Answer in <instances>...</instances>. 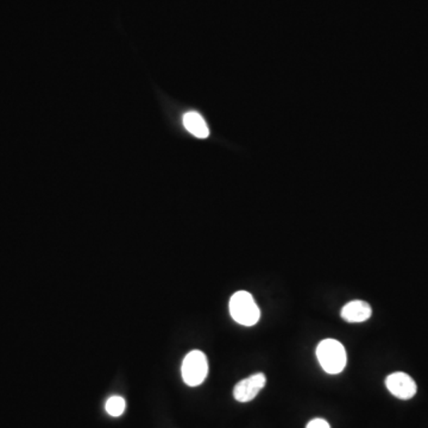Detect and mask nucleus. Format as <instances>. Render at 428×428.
<instances>
[{"mask_svg":"<svg viewBox=\"0 0 428 428\" xmlns=\"http://www.w3.org/2000/svg\"><path fill=\"white\" fill-rule=\"evenodd\" d=\"M230 314L232 319L243 326H254L258 323L261 311L251 294L239 290L230 299Z\"/></svg>","mask_w":428,"mask_h":428,"instance_id":"obj_2","label":"nucleus"},{"mask_svg":"<svg viewBox=\"0 0 428 428\" xmlns=\"http://www.w3.org/2000/svg\"><path fill=\"white\" fill-rule=\"evenodd\" d=\"M125 407H126V403H125L124 398L116 395V396H111L106 401L105 410L111 417H118L123 415L125 412Z\"/></svg>","mask_w":428,"mask_h":428,"instance_id":"obj_8","label":"nucleus"},{"mask_svg":"<svg viewBox=\"0 0 428 428\" xmlns=\"http://www.w3.org/2000/svg\"><path fill=\"white\" fill-rule=\"evenodd\" d=\"M267 384V377L263 372H257L249 376L248 379H242L241 382L233 388V396L237 401L246 403L254 400Z\"/></svg>","mask_w":428,"mask_h":428,"instance_id":"obj_4","label":"nucleus"},{"mask_svg":"<svg viewBox=\"0 0 428 428\" xmlns=\"http://www.w3.org/2000/svg\"><path fill=\"white\" fill-rule=\"evenodd\" d=\"M181 375L184 384L189 387H198L203 384L208 375V361L203 351L193 350L184 357L181 367Z\"/></svg>","mask_w":428,"mask_h":428,"instance_id":"obj_3","label":"nucleus"},{"mask_svg":"<svg viewBox=\"0 0 428 428\" xmlns=\"http://www.w3.org/2000/svg\"><path fill=\"white\" fill-rule=\"evenodd\" d=\"M386 386L388 391L394 395L395 398L401 400H410L417 394V384L410 375L405 372H394L386 379Z\"/></svg>","mask_w":428,"mask_h":428,"instance_id":"obj_5","label":"nucleus"},{"mask_svg":"<svg viewBox=\"0 0 428 428\" xmlns=\"http://www.w3.org/2000/svg\"><path fill=\"white\" fill-rule=\"evenodd\" d=\"M306 428H331L330 424L323 419H313L309 421Z\"/></svg>","mask_w":428,"mask_h":428,"instance_id":"obj_9","label":"nucleus"},{"mask_svg":"<svg viewBox=\"0 0 428 428\" xmlns=\"http://www.w3.org/2000/svg\"><path fill=\"white\" fill-rule=\"evenodd\" d=\"M316 357L323 371L337 375L345 369L347 356L342 343L335 339H325L316 347Z\"/></svg>","mask_w":428,"mask_h":428,"instance_id":"obj_1","label":"nucleus"},{"mask_svg":"<svg viewBox=\"0 0 428 428\" xmlns=\"http://www.w3.org/2000/svg\"><path fill=\"white\" fill-rule=\"evenodd\" d=\"M184 125L188 132L198 138H207L210 135L206 121L198 112L186 113L184 116Z\"/></svg>","mask_w":428,"mask_h":428,"instance_id":"obj_7","label":"nucleus"},{"mask_svg":"<svg viewBox=\"0 0 428 428\" xmlns=\"http://www.w3.org/2000/svg\"><path fill=\"white\" fill-rule=\"evenodd\" d=\"M372 314L371 306L362 300L350 301L343 307L342 316L343 319L347 323H364L367 320L370 319Z\"/></svg>","mask_w":428,"mask_h":428,"instance_id":"obj_6","label":"nucleus"}]
</instances>
